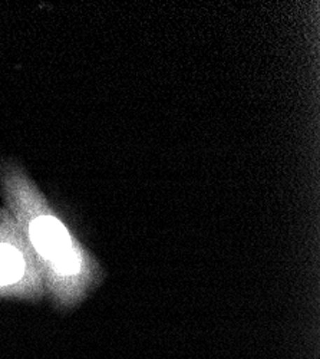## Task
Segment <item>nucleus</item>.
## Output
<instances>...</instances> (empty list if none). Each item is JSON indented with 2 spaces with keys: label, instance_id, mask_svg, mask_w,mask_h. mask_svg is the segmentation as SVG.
I'll return each instance as SVG.
<instances>
[{
  "label": "nucleus",
  "instance_id": "1",
  "mask_svg": "<svg viewBox=\"0 0 320 359\" xmlns=\"http://www.w3.org/2000/svg\"><path fill=\"white\" fill-rule=\"evenodd\" d=\"M0 193L35 256L52 306L74 311L102 285L104 267L13 158L0 161Z\"/></svg>",
  "mask_w": 320,
  "mask_h": 359
},
{
  "label": "nucleus",
  "instance_id": "2",
  "mask_svg": "<svg viewBox=\"0 0 320 359\" xmlns=\"http://www.w3.org/2000/svg\"><path fill=\"white\" fill-rule=\"evenodd\" d=\"M45 285L35 256L6 207L0 208V301L41 302Z\"/></svg>",
  "mask_w": 320,
  "mask_h": 359
}]
</instances>
